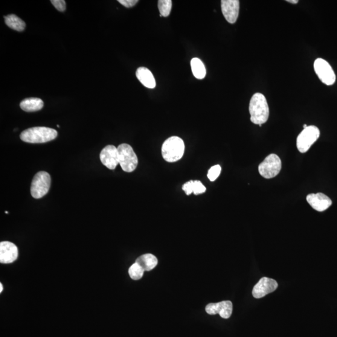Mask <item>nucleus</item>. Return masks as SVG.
Returning a JSON list of instances; mask_svg holds the SVG:
<instances>
[{
    "label": "nucleus",
    "mask_w": 337,
    "mask_h": 337,
    "mask_svg": "<svg viewBox=\"0 0 337 337\" xmlns=\"http://www.w3.org/2000/svg\"><path fill=\"white\" fill-rule=\"evenodd\" d=\"M240 2L238 0H222L221 10L227 22L234 24L239 16Z\"/></svg>",
    "instance_id": "f8f14e48"
},
{
    "label": "nucleus",
    "mask_w": 337,
    "mask_h": 337,
    "mask_svg": "<svg viewBox=\"0 0 337 337\" xmlns=\"http://www.w3.org/2000/svg\"><path fill=\"white\" fill-rule=\"evenodd\" d=\"M3 290H4V286L2 283H0V293H2Z\"/></svg>",
    "instance_id": "cd10ccee"
},
{
    "label": "nucleus",
    "mask_w": 337,
    "mask_h": 337,
    "mask_svg": "<svg viewBox=\"0 0 337 337\" xmlns=\"http://www.w3.org/2000/svg\"><path fill=\"white\" fill-rule=\"evenodd\" d=\"M287 2L290 3V4H298V0H287Z\"/></svg>",
    "instance_id": "bb28decb"
},
{
    "label": "nucleus",
    "mask_w": 337,
    "mask_h": 337,
    "mask_svg": "<svg viewBox=\"0 0 337 337\" xmlns=\"http://www.w3.org/2000/svg\"><path fill=\"white\" fill-rule=\"evenodd\" d=\"M193 193L195 195H199L205 193L206 188L202 182L199 181H193Z\"/></svg>",
    "instance_id": "5701e85b"
},
{
    "label": "nucleus",
    "mask_w": 337,
    "mask_h": 337,
    "mask_svg": "<svg viewBox=\"0 0 337 337\" xmlns=\"http://www.w3.org/2000/svg\"><path fill=\"white\" fill-rule=\"evenodd\" d=\"M281 168L282 162L279 157L275 154H271L258 165V172L263 178L272 179L279 174Z\"/></svg>",
    "instance_id": "423d86ee"
},
{
    "label": "nucleus",
    "mask_w": 337,
    "mask_h": 337,
    "mask_svg": "<svg viewBox=\"0 0 337 337\" xmlns=\"http://www.w3.org/2000/svg\"><path fill=\"white\" fill-rule=\"evenodd\" d=\"M18 257V249L15 244L9 241H4L0 243V263H13Z\"/></svg>",
    "instance_id": "9d476101"
},
{
    "label": "nucleus",
    "mask_w": 337,
    "mask_h": 337,
    "mask_svg": "<svg viewBox=\"0 0 337 337\" xmlns=\"http://www.w3.org/2000/svg\"><path fill=\"white\" fill-rule=\"evenodd\" d=\"M278 287V284L272 278L263 277L255 285L252 290V295L255 298L265 297L270 293L274 292Z\"/></svg>",
    "instance_id": "1a4fd4ad"
},
{
    "label": "nucleus",
    "mask_w": 337,
    "mask_h": 337,
    "mask_svg": "<svg viewBox=\"0 0 337 337\" xmlns=\"http://www.w3.org/2000/svg\"><path fill=\"white\" fill-rule=\"evenodd\" d=\"M173 2L171 0H159L158 8L160 16L167 17L172 9Z\"/></svg>",
    "instance_id": "aec40b11"
},
{
    "label": "nucleus",
    "mask_w": 337,
    "mask_h": 337,
    "mask_svg": "<svg viewBox=\"0 0 337 337\" xmlns=\"http://www.w3.org/2000/svg\"><path fill=\"white\" fill-rule=\"evenodd\" d=\"M308 203L313 209L319 212H323L332 204V200L323 193L310 194L307 196Z\"/></svg>",
    "instance_id": "4468645a"
},
{
    "label": "nucleus",
    "mask_w": 337,
    "mask_h": 337,
    "mask_svg": "<svg viewBox=\"0 0 337 337\" xmlns=\"http://www.w3.org/2000/svg\"><path fill=\"white\" fill-rule=\"evenodd\" d=\"M136 77L142 85L149 89L155 88L156 85L155 77L149 69L140 67L136 72Z\"/></svg>",
    "instance_id": "2eb2a0df"
},
{
    "label": "nucleus",
    "mask_w": 337,
    "mask_h": 337,
    "mask_svg": "<svg viewBox=\"0 0 337 337\" xmlns=\"http://www.w3.org/2000/svg\"><path fill=\"white\" fill-rule=\"evenodd\" d=\"M51 3L56 9L61 12H63L66 10V2L65 0H51Z\"/></svg>",
    "instance_id": "b1692460"
},
{
    "label": "nucleus",
    "mask_w": 337,
    "mask_h": 337,
    "mask_svg": "<svg viewBox=\"0 0 337 337\" xmlns=\"http://www.w3.org/2000/svg\"><path fill=\"white\" fill-rule=\"evenodd\" d=\"M56 130L46 127H34L26 129L20 135V139L28 143H45L57 137Z\"/></svg>",
    "instance_id": "f03ea898"
},
{
    "label": "nucleus",
    "mask_w": 337,
    "mask_h": 337,
    "mask_svg": "<svg viewBox=\"0 0 337 337\" xmlns=\"http://www.w3.org/2000/svg\"><path fill=\"white\" fill-rule=\"evenodd\" d=\"M249 113L252 123L263 125L269 117V107L265 96L257 92L252 96L249 104Z\"/></svg>",
    "instance_id": "f257e3e1"
},
{
    "label": "nucleus",
    "mask_w": 337,
    "mask_h": 337,
    "mask_svg": "<svg viewBox=\"0 0 337 337\" xmlns=\"http://www.w3.org/2000/svg\"><path fill=\"white\" fill-rule=\"evenodd\" d=\"M144 272V269L136 263L133 264L129 269V275L130 277L132 278L133 280H135L141 279V278L143 277Z\"/></svg>",
    "instance_id": "412c9836"
},
{
    "label": "nucleus",
    "mask_w": 337,
    "mask_h": 337,
    "mask_svg": "<svg viewBox=\"0 0 337 337\" xmlns=\"http://www.w3.org/2000/svg\"><path fill=\"white\" fill-rule=\"evenodd\" d=\"M100 160L106 167L109 170H115L120 164L118 148L113 145L104 147L100 153Z\"/></svg>",
    "instance_id": "9b49d317"
},
{
    "label": "nucleus",
    "mask_w": 337,
    "mask_h": 337,
    "mask_svg": "<svg viewBox=\"0 0 337 337\" xmlns=\"http://www.w3.org/2000/svg\"><path fill=\"white\" fill-rule=\"evenodd\" d=\"M118 150L122 170L126 173L133 172L138 166V159L132 147L127 144H121Z\"/></svg>",
    "instance_id": "20e7f679"
},
{
    "label": "nucleus",
    "mask_w": 337,
    "mask_h": 337,
    "mask_svg": "<svg viewBox=\"0 0 337 337\" xmlns=\"http://www.w3.org/2000/svg\"><path fill=\"white\" fill-rule=\"evenodd\" d=\"M303 127H304V129H305V128H306V127H308V126H307V124H304V126H303Z\"/></svg>",
    "instance_id": "c85d7f7f"
},
{
    "label": "nucleus",
    "mask_w": 337,
    "mask_h": 337,
    "mask_svg": "<svg viewBox=\"0 0 337 337\" xmlns=\"http://www.w3.org/2000/svg\"><path fill=\"white\" fill-rule=\"evenodd\" d=\"M21 109L26 112H34L40 111L44 106L42 100L38 98L25 99L20 104Z\"/></svg>",
    "instance_id": "dca6fc26"
},
{
    "label": "nucleus",
    "mask_w": 337,
    "mask_h": 337,
    "mask_svg": "<svg viewBox=\"0 0 337 337\" xmlns=\"http://www.w3.org/2000/svg\"><path fill=\"white\" fill-rule=\"evenodd\" d=\"M182 190L185 192L188 196L191 195L192 193H193V181L185 183L182 186Z\"/></svg>",
    "instance_id": "393cba45"
},
{
    "label": "nucleus",
    "mask_w": 337,
    "mask_h": 337,
    "mask_svg": "<svg viewBox=\"0 0 337 337\" xmlns=\"http://www.w3.org/2000/svg\"><path fill=\"white\" fill-rule=\"evenodd\" d=\"M118 2L125 7L130 8L137 4L138 1V0H118Z\"/></svg>",
    "instance_id": "a878e982"
},
{
    "label": "nucleus",
    "mask_w": 337,
    "mask_h": 337,
    "mask_svg": "<svg viewBox=\"0 0 337 337\" xmlns=\"http://www.w3.org/2000/svg\"><path fill=\"white\" fill-rule=\"evenodd\" d=\"M320 130L317 127L310 126L304 129L298 136L297 147L299 152L306 153L310 149L320 137Z\"/></svg>",
    "instance_id": "0eeeda50"
},
{
    "label": "nucleus",
    "mask_w": 337,
    "mask_h": 337,
    "mask_svg": "<svg viewBox=\"0 0 337 337\" xmlns=\"http://www.w3.org/2000/svg\"><path fill=\"white\" fill-rule=\"evenodd\" d=\"M6 25L14 30L23 31L25 30L26 24L24 21L20 19L15 14H11L4 17Z\"/></svg>",
    "instance_id": "a211bd4d"
},
{
    "label": "nucleus",
    "mask_w": 337,
    "mask_h": 337,
    "mask_svg": "<svg viewBox=\"0 0 337 337\" xmlns=\"http://www.w3.org/2000/svg\"><path fill=\"white\" fill-rule=\"evenodd\" d=\"M51 177L48 173L40 171L34 176L31 186V194L34 199H40L48 193Z\"/></svg>",
    "instance_id": "39448f33"
},
{
    "label": "nucleus",
    "mask_w": 337,
    "mask_h": 337,
    "mask_svg": "<svg viewBox=\"0 0 337 337\" xmlns=\"http://www.w3.org/2000/svg\"><path fill=\"white\" fill-rule=\"evenodd\" d=\"M232 303L231 301H222L219 303H212L205 307L206 312L209 315L219 314L222 318L228 319L231 317L232 313Z\"/></svg>",
    "instance_id": "ddd939ff"
},
{
    "label": "nucleus",
    "mask_w": 337,
    "mask_h": 337,
    "mask_svg": "<svg viewBox=\"0 0 337 337\" xmlns=\"http://www.w3.org/2000/svg\"><path fill=\"white\" fill-rule=\"evenodd\" d=\"M316 75L322 82L327 86L333 85L336 81L335 72L326 60L318 58L313 64Z\"/></svg>",
    "instance_id": "6e6552de"
},
{
    "label": "nucleus",
    "mask_w": 337,
    "mask_h": 337,
    "mask_svg": "<svg viewBox=\"0 0 337 337\" xmlns=\"http://www.w3.org/2000/svg\"><path fill=\"white\" fill-rule=\"evenodd\" d=\"M144 271H150L155 268L158 265V260L155 255L151 254H146L141 255L136 260Z\"/></svg>",
    "instance_id": "f3484780"
},
{
    "label": "nucleus",
    "mask_w": 337,
    "mask_h": 337,
    "mask_svg": "<svg viewBox=\"0 0 337 337\" xmlns=\"http://www.w3.org/2000/svg\"><path fill=\"white\" fill-rule=\"evenodd\" d=\"M221 172V167L220 165H214L208 171V177L211 181H216Z\"/></svg>",
    "instance_id": "4be33fe9"
},
{
    "label": "nucleus",
    "mask_w": 337,
    "mask_h": 337,
    "mask_svg": "<svg viewBox=\"0 0 337 337\" xmlns=\"http://www.w3.org/2000/svg\"><path fill=\"white\" fill-rule=\"evenodd\" d=\"M184 142L182 139L178 136H172L162 144V158L168 162L178 161L184 155Z\"/></svg>",
    "instance_id": "7ed1b4c3"
},
{
    "label": "nucleus",
    "mask_w": 337,
    "mask_h": 337,
    "mask_svg": "<svg viewBox=\"0 0 337 337\" xmlns=\"http://www.w3.org/2000/svg\"><path fill=\"white\" fill-rule=\"evenodd\" d=\"M192 71L197 79L202 80L205 77L206 69L204 63L198 58H194L191 62Z\"/></svg>",
    "instance_id": "6ab92c4d"
}]
</instances>
